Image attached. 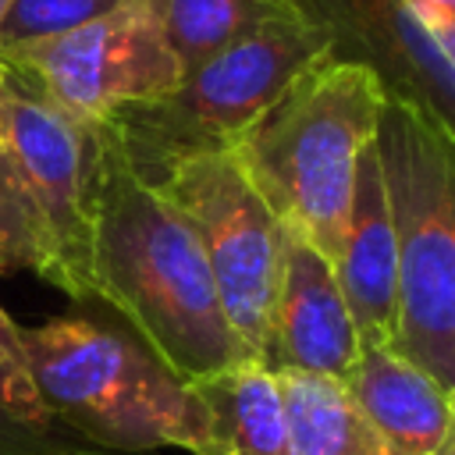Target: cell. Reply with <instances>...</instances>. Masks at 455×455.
Listing matches in <instances>:
<instances>
[{
	"label": "cell",
	"mask_w": 455,
	"mask_h": 455,
	"mask_svg": "<svg viewBox=\"0 0 455 455\" xmlns=\"http://www.w3.org/2000/svg\"><path fill=\"white\" fill-rule=\"evenodd\" d=\"M405 4L412 7L416 21L423 25V32H427L430 43L437 46L441 60H444V64L451 68V75H455V14L444 11V7L434 4V0H405Z\"/></svg>",
	"instance_id": "cell-20"
},
{
	"label": "cell",
	"mask_w": 455,
	"mask_h": 455,
	"mask_svg": "<svg viewBox=\"0 0 455 455\" xmlns=\"http://www.w3.org/2000/svg\"><path fill=\"white\" fill-rule=\"evenodd\" d=\"M331 53V39L302 11L270 18L238 36L167 96L110 114L128 164L153 181L164 160L192 149H228L284 92V85Z\"/></svg>",
	"instance_id": "cell-5"
},
{
	"label": "cell",
	"mask_w": 455,
	"mask_h": 455,
	"mask_svg": "<svg viewBox=\"0 0 455 455\" xmlns=\"http://www.w3.org/2000/svg\"><path fill=\"white\" fill-rule=\"evenodd\" d=\"M14 0H0V21H4V14H7V7H11Z\"/></svg>",
	"instance_id": "cell-23"
},
{
	"label": "cell",
	"mask_w": 455,
	"mask_h": 455,
	"mask_svg": "<svg viewBox=\"0 0 455 455\" xmlns=\"http://www.w3.org/2000/svg\"><path fill=\"white\" fill-rule=\"evenodd\" d=\"M0 455H85V451L71 441H57L32 430L0 409Z\"/></svg>",
	"instance_id": "cell-19"
},
{
	"label": "cell",
	"mask_w": 455,
	"mask_h": 455,
	"mask_svg": "<svg viewBox=\"0 0 455 455\" xmlns=\"http://www.w3.org/2000/svg\"><path fill=\"white\" fill-rule=\"evenodd\" d=\"M359 334L334 267L284 228V263L274 306V370H302L348 380L359 363Z\"/></svg>",
	"instance_id": "cell-10"
},
{
	"label": "cell",
	"mask_w": 455,
	"mask_h": 455,
	"mask_svg": "<svg viewBox=\"0 0 455 455\" xmlns=\"http://www.w3.org/2000/svg\"><path fill=\"white\" fill-rule=\"evenodd\" d=\"M89 128L96 302L117 313L181 384L249 359L224 320L188 217L128 164L107 117Z\"/></svg>",
	"instance_id": "cell-1"
},
{
	"label": "cell",
	"mask_w": 455,
	"mask_h": 455,
	"mask_svg": "<svg viewBox=\"0 0 455 455\" xmlns=\"http://www.w3.org/2000/svg\"><path fill=\"white\" fill-rule=\"evenodd\" d=\"M448 405H451V423H448V434H444V441L437 444L434 455H455V387L448 391Z\"/></svg>",
	"instance_id": "cell-21"
},
{
	"label": "cell",
	"mask_w": 455,
	"mask_h": 455,
	"mask_svg": "<svg viewBox=\"0 0 455 455\" xmlns=\"http://www.w3.org/2000/svg\"><path fill=\"white\" fill-rule=\"evenodd\" d=\"M284 395L288 455H395L341 380L274 370Z\"/></svg>",
	"instance_id": "cell-14"
},
{
	"label": "cell",
	"mask_w": 455,
	"mask_h": 455,
	"mask_svg": "<svg viewBox=\"0 0 455 455\" xmlns=\"http://www.w3.org/2000/svg\"><path fill=\"white\" fill-rule=\"evenodd\" d=\"M21 348L46 412L85 451L132 455L181 448L188 455H213L199 398L121 316L68 309L21 327Z\"/></svg>",
	"instance_id": "cell-2"
},
{
	"label": "cell",
	"mask_w": 455,
	"mask_h": 455,
	"mask_svg": "<svg viewBox=\"0 0 455 455\" xmlns=\"http://www.w3.org/2000/svg\"><path fill=\"white\" fill-rule=\"evenodd\" d=\"M377 153L398 238L395 348L455 387V142L412 103L384 96Z\"/></svg>",
	"instance_id": "cell-4"
},
{
	"label": "cell",
	"mask_w": 455,
	"mask_h": 455,
	"mask_svg": "<svg viewBox=\"0 0 455 455\" xmlns=\"http://www.w3.org/2000/svg\"><path fill=\"white\" fill-rule=\"evenodd\" d=\"M117 4L121 0H14L0 21V53L78 28Z\"/></svg>",
	"instance_id": "cell-18"
},
{
	"label": "cell",
	"mask_w": 455,
	"mask_h": 455,
	"mask_svg": "<svg viewBox=\"0 0 455 455\" xmlns=\"http://www.w3.org/2000/svg\"><path fill=\"white\" fill-rule=\"evenodd\" d=\"M434 4H441L444 11H451V14H455V0H434Z\"/></svg>",
	"instance_id": "cell-22"
},
{
	"label": "cell",
	"mask_w": 455,
	"mask_h": 455,
	"mask_svg": "<svg viewBox=\"0 0 455 455\" xmlns=\"http://www.w3.org/2000/svg\"><path fill=\"white\" fill-rule=\"evenodd\" d=\"M149 185H156L196 228L224 320L242 352L274 370L284 224L263 203L231 149L178 153L164 160Z\"/></svg>",
	"instance_id": "cell-6"
},
{
	"label": "cell",
	"mask_w": 455,
	"mask_h": 455,
	"mask_svg": "<svg viewBox=\"0 0 455 455\" xmlns=\"http://www.w3.org/2000/svg\"><path fill=\"white\" fill-rule=\"evenodd\" d=\"M327 32L331 57L366 64L391 100L412 103L455 142V75L405 0H295Z\"/></svg>",
	"instance_id": "cell-9"
},
{
	"label": "cell",
	"mask_w": 455,
	"mask_h": 455,
	"mask_svg": "<svg viewBox=\"0 0 455 455\" xmlns=\"http://www.w3.org/2000/svg\"><path fill=\"white\" fill-rule=\"evenodd\" d=\"M0 146L7 149L46 242V281L75 302H96L92 284V128L50 103L4 64Z\"/></svg>",
	"instance_id": "cell-7"
},
{
	"label": "cell",
	"mask_w": 455,
	"mask_h": 455,
	"mask_svg": "<svg viewBox=\"0 0 455 455\" xmlns=\"http://www.w3.org/2000/svg\"><path fill=\"white\" fill-rule=\"evenodd\" d=\"M0 64L25 75L75 121L153 103L181 82L153 0H121L78 28L0 53Z\"/></svg>",
	"instance_id": "cell-8"
},
{
	"label": "cell",
	"mask_w": 455,
	"mask_h": 455,
	"mask_svg": "<svg viewBox=\"0 0 455 455\" xmlns=\"http://www.w3.org/2000/svg\"><path fill=\"white\" fill-rule=\"evenodd\" d=\"M199 398L213 455H288V419L277 373L256 359L231 363L188 384Z\"/></svg>",
	"instance_id": "cell-13"
},
{
	"label": "cell",
	"mask_w": 455,
	"mask_h": 455,
	"mask_svg": "<svg viewBox=\"0 0 455 455\" xmlns=\"http://www.w3.org/2000/svg\"><path fill=\"white\" fill-rule=\"evenodd\" d=\"M11 270H36L46 274V242L28 203V192L0 146V274Z\"/></svg>",
	"instance_id": "cell-16"
},
{
	"label": "cell",
	"mask_w": 455,
	"mask_h": 455,
	"mask_svg": "<svg viewBox=\"0 0 455 455\" xmlns=\"http://www.w3.org/2000/svg\"><path fill=\"white\" fill-rule=\"evenodd\" d=\"M338 284L348 302L359 345H395L398 338V238L380 171L377 142L355 160L352 203L338 256Z\"/></svg>",
	"instance_id": "cell-11"
},
{
	"label": "cell",
	"mask_w": 455,
	"mask_h": 455,
	"mask_svg": "<svg viewBox=\"0 0 455 455\" xmlns=\"http://www.w3.org/2000/svg\"><path fill=\"white\" fill-rule=\"evenodd\" d=\"M345 387L395 455H434L448 434V391L395 345H363Z\"/></svg>",
	"instance_id": "cell-12"
},
{
	"label": "cell",
	"mask_w": 455,
	"mask_h": 455,
	"mask_svg": "<svg viewBox=\"0 0 455 455\" xmlns=\"http://www.w3.org/2000/svg\"><path fill=\"white\" fill-rule=\"evenodd\" d=\"M380 78L355 60L323 53L228 146L274 217L338 267L359 153L373 142Z\"/></svg>",
	"instance_id": "cell-3"
},
{
	"label": "cell",
	"mask_w": 455,
	"mask_h": 455,
	"mask_svg": "<svg viewBox=\"0 0 455 455\" xmlns=\"http://www.w3.org/2000/svg\"><path fill=\"white\" fill-rule=\"evenodd\" d=\"M0 409L7 416H14L18 423L46 434V437L71 441V434L46 412V405H43L36 384H32V373H28V359H25V348H21V327L4 309H0ZM71 444H78V441H71Z\"/></svg>",
	"instance_id": "cell-17"
},
{
	"label": "cell",
	"mask_w": 455,
	"mask_h": 455,
	"mask_svg": "<svg viewBox=\"0 0 455 455\" xmlns=\"http://www.w3.org/2000/svg\"><path fill=\"white\" fill-rule=\"evenodd\" d=\"M0 82H4V64H0Z\"/></svg>",
	"instance_id": "cell-24"
},
{
	"label": "cell",
	"mask_w": 455,
	"mask_h": 455,
	"mask_svg": "<svg viewBox=\"0 0 455 455\" xmlns=\"http://www.w3.org/2000/svg\"><path fill=\"white\" fill-rule=\"evenodd\" d=\"M153 11L185 78L238 36L299 7L295 0H153Z\"/></svg>",
	"instance_id": "cell-15"
}]
</instances>
